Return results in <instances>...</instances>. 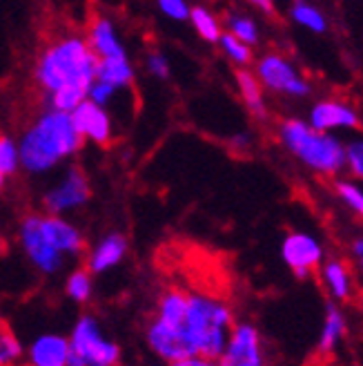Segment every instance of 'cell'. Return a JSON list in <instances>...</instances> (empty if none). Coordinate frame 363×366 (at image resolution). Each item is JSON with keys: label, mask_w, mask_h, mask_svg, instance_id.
<instances>
[{"label": "cell", "mask_w": 363, "mask_h": 366, "mask_svg": "<svg viewBox=\"0 0 363 366\" xmlns=\"http://www.w3.org/2000/svg\"><path fill=\"white\" fill-rule=\"evenodd\" d=\"M92 199V186L83 168L71 166L61 177V181L53 188H49L43 194V208L45 214H67L71 210L83 208L87 201Z\"/></svg>", "instance_id": "7"}, {"label": "cell", "mask_w": 363, "mask_h": 366, "mask_svg": "<svg viewBox=\"0 0 363 366\" xmlns=\"http://www.w3.org/2000/svg\"><path fill=\"white\" fill-rule=\"evenodd\" d=\"M65 292L71 302L76 304H87L92 300V292H94V284H92V272L87 268H76L69 272V277L65 282Z\"/></svg>", "instance_id": "27"}, {"label": "cell", "mask_w": 363, "mask_h": 366, "mask_svg": "<svg viewBox=\"0 0 363 366\" xmlns=\"http://www.w3.org/2000/svg\"><path fill=\"white\" fill-rule=\"evenodd\" d=\"M39 228H41V234L45 237V242L56 252H61L63 257L65 254H74V257H78V254H83L87 248L83 232L71 222H67L65 217L39 214Z\"/></svg>", "instance_id": "14"}, {"label": "cell", "mask_w": 363, "mask_h": 366, "mask_svg": "<svg viewBox=\"0 0 363 366\" xmlns=\"http://www.w3.org/2000/svg\"><path fill=\"white\" fill-rule=\"evenodd\" d=\"M361 257H363V239L359 237V239L352 242V259H357L361 264Z\"/></svg>", "instance_id": "38"}, {"label": "cell", "mask_w": 363, "mask_h": 366, "mask_svg": "<svg viewBox=\"0 0 363 366\" xmlns=\"http://www.w3.org/2000/svg\"><path fill=\"white\" fill-rule=\"evenodd\" d=\"M348 333V320L346 313L341 310V306H337L334 302L325 304V317H323V326H321V335L317 342V353L321 357H328L337 351V344L346 337Z\"/></svg>", "instance_id": "18"}, {"label": "cell", "mask_w": 363, "mask_h": 366, "mask_svg": "<svg viewBox=\"0 0 363 366\" xmlns=\"http://www.w3.org/2000/svg\"><path fill=\"white\" fill-rule=\"evenodd\" d=\"M247 3L261 14H275V0H247Z\"/></svg>", "instance_id": "37"}, {"label": "cell", "mask_w": 363, "mask_h": 366, "mask_svg": "<svg viewBox=\"0 0 363 366\" xmlns=\"http://www.w3.org/2000/svg\"><path fill=\"white\" fill-rule=\"evenodd\" d=\"M290 18H292V23H297L299 27L312 31L317 36L328 31V16L317 5H312L310 0H295L292 7H290Z\"/></svg>", "instance_id": "25"}, {"label": "cell", "mask_w": 363, "mask_h": 366, "mask_svg": "<svg viewBox=\"0 0 363 366\" xmlns=\"http://www.w3.org/2000/svg\"><path fill=\"white\" fill-rule=\"evenodd\" d=\"M121 92H125V89H116L110 83H103V81L96 79L87 89V101H92L94 105H98V107H103V109L110 112V107L114 105V101L118 99Z\"/></svg>", "instance_id": "31"}, {"label": "cell", "mask_w": 363, "mask_h": 366, "mask_svg": "<svg viewBox=\"0 0 363 366\" xmlns=\"http://www.w3.org/2000/svg\"><path fill=\"white\" fill-rule=\"evenodd\" d=\"M223 31L232 34L234 39H239L241 43L250 45L252 49L261 41V27L257 23V18H252L250 14H243V11H230L225 16Z\"/></svg>", "instance_id": "24"}, {"label": "cell", "mask_w": 363, "mask_h": 366, "mask_svg": "<svg viewBox=\"0 0 363 366\" xmlns=\"http://www.w3.org/2000/svg\"><path fill=\"white\" fill-rule=\"evenodd\" d=\"M254 76L261 83L263 92L283 99H305L312 94V85L299 67L279 51H267L254 61Z\"/></svg>", "instance_id": "6"}, {"label": "cell", "mask_w": 363, "mask_h": 366, "mask_svg": "<svg viewBox=\"0 0 363 366\" xmlns=\"http://www.w3.org/2000/svg\"><path fill=\"white\" fill-rule=\"evenodd\" d=\"M21 170V161H18V145L11 137L0 134V174L14 177Z\"/></svg>", "instance_id": "29"}, {"label": "cell", "mask_w": 363, "mask_h": 366, "mask_svg": "<svg viewBox=\"0 0 363 366\" xmlns=\"http://www.w3.org/2000/svg\"><path fill=\"white\" fill-rule=\"evenodd\" d=\"M18 145V161L27 174H47L63 161L76 157L85 141L76 132L74 121L67 112L45 109L31 121Z\"/></svg>", "instance_id": "2"}, {"label": "cell", "mask_w": 363, "mask_h": 366, "mask_svg": "<svg viewBox=\"0 0 363 366\" xmlns=\"http://www.w3.org/2000/svg\"><path fill=\"white\" fill-rule=\"evenodd\" d=\"M5 248V239H3V234H0V250Z\"/></svg>", "instance_id": "40"}, {"label": "cell", "mask_w": 363, "mask_h": 366, "mask_svg": "<svg viewBox=\"0 0 363 366\" xmlns=\"http://www.w3.org/2000/svg\"><path fill=\"white\" fill-rule=\"evenodd\" d=\"M343 170H348L352 179L363 177V141L352 139L343 143Z\"/></svg>", "instance_id": "30"}, {"label": "cell", "mask_w": 363, "mask_h": 366, "mask_svg": "<svg viewBox=\"0 0 363 366\" xmlns=\"http://www.w3.org/2000/svg\"><path fill=\"white\" fill-rule=\"evenodd\" d=\"M71 121H74L76 132L81 134V139L87 143H94V145H110L114 141V121L112 114L107 109L94 105L92 101H83L78 107H74V112L69 114Z\"/></svg>", "instance_id": "12"}, {"label": "cell", "mask_w": 363, "mask_h": 366, "mask_svg": "<svg viewBox=\"0 0 363 366\" xmlns=\"http://www.w3.org/2000/svg\"><path fill=\"white\" fill-rule=\"evenodd\" d=\"M334 192L354 214H359V217L363 214V190H361V186L357 181L337 179L334 181Z\"/></svg>", "instance_id": "28"}, {"label": "cell", "mask_w": 363, "mask_h": 366, "mask_svg": "<svg viewBox=\"0 0 363 366\" xmlns=\"http://www.w3.org/2000/svg\"><path fill=\"white\" fill-rule=\"evenodd\" d=\"M279 143L301 166L321 177H337L343 170V141L319 132L303 119H283L277 130Z\"/></svg>", "instance_id": "4"}, {"label": "cell", "mask_w": 363, "mask_h": 366, "mask_svg": "<svg viewBox=\"0 0 363 366\" xmlns=\"http://www.w3.org/2000/svg\"><path fill=\"white\" fill-rule=\"evenodd\" d=\"M145 337H148L150 349L160 360H165L168 364L194 355L188 340L183 337V333H180V326L178 328L165 326V324H160L158 320L152 317L150 324H148V333H145Z\"/></svg>", "instance_id": "15"}, {"label": "cell", "mask_w": 363, "mask_h": 366, "mask_svg": "<svg viewBox=\"0 0 363 366\" xmlns=\"http://www.w3.org/2000/svg\"><path fill=\"white\" fill-rule=\"evenodd\" d=\"M127 254V237L121 232H110L94 246L87 254V270L92 274H101L116 268Z\"/></svg>", "instance_id": "16"}, {"label": "cell", "mask_w": 363, "mask_h": 366, "mask_svg": "<svg viewBox=\"0 0 363 366\" xmlns=\"http://www.w3.org/2000/svg\"><path fill=\"white\" fill-rule=\"evenodd\" d=\"M188 23L192 25V29L198 34V39L210 43V45H216L223 34V23L221 18L216 16L210 7L205 5H194L190 7V16H188Z\"/></svg>", "instance_id": "23"}, {"label": "cell", "mask_w": 363, "mask_h": 366, "mask_svg": "<svg viewBox=\"0 0 363 366\" xmlns=\"http://www.w3.org/2000/svg\"><path fill=\"white\" fill-rule=\"evenodd\" d=\"M23 357V346L16 340L14 333L0 331V366H11Z\"/></svg>", "instance_id": "33"}, {"label": "cell", "mask_w": 363, "mask_h": 366, "mask_svg": "<svg viewBox=\"0 0 363 366\" xmlns=\"http://www.w3.org/2000/svg\"><path fill=\"white\" fill-rule=\"evenodd\" d=\"M310 127L319 132H337V130H359L361 127V114L350 101L343 99H321L312 103L307 121Z\"/></svg>", "instance_id": "10"}, {"label": "cell", "mask_w": 363, "mask_h": 366, "mask_svg": "<svg viewBox=\"0 0 363 366\" xmlns=\"http://www.w3.org/2000/svg\"><path fill=\"white\" fill-rule=\"evenodd\" d=\"M232 326V308L223 300L198 290L188 292V308L180 322V333L188 340L194 355L221 357Z\"/></svg>", "instance_id": "3"}, {"label": "cell", "mask_w": 363, "mask_h": 366, "mask_svg": "<svg viewBox=\"0 0 363 366\" xmlns=\"http://www.w3.org/2000/svg\"><path fill=\"white\" fill-rule=\"evenodd\" d=\"M18 237H21V244H23V250L29 257V262L39 268L41 272L45 274H53L63 268V254L53 250L47 242L45 237L41 234V228H39V212H31V214H25L23 222H21V230H18Z\"/></svg>", "instance_id": "11"}, {"label": "cell", "mask_w": 363, "mask_h": 366, "mask_svg": "<svg viewBox=\"0 0 363 366\" xmlns=\"http://www.w3.org/2000/svg\"><path fill=\"white\" fill-rule=\"evenodd\" d=\"M158 11L163 16H168L174 23H185L190 16V3L188 0H156Z\"/></svg>", "instance_id": "34"}, {"label": "cell", "mask_w": 363, "mask_h": 366, "mask_svg": "<svg viewBox=\"0 0 363 366\" xmlns=\"http://www.w3.org/2000/svg\"><path fill=\"white\" fill-rule=\"evenodd\" d=\"M69 342L63 335H41L27 349L29 366H67Z\"/></svg>", "instance_id": "17"}, {"label": "cell", "mask_w": 363, "mask_h": 366, "mask_svg": "<svg viewBox=\"0 0 363 366\" xmlns=\"http://www.w3.org/2000/svg\"><path fill=\"white\" fill-rule=\"evenodd\" d=\"M67 366H118L121 364V346L112 340H105L96 317L83 315L71 335Z\"/></svg>", "instance_id": "5"}, {"label": "cell", "mask_w": 363, "mask_h": 366, "mask_svg": "<svg viewBox=\"0 0 363 366\" xmlns=\"http://www.w3.org/2000/svg\"><path fill=\"white\" fill-rule=\"evenodd\" d=\"M185 308H188V292L183 288H168L158 300L154 320H158L165 326L178 328L185 317Z\"/></svg>", "instance_id": "22"}, {"label": "cell", "mask_w": 363, "mask_h": 366, "mask_svg": "<svg viewBox=\"0 0 363 366\" xmlns=\"http://www.w3.org/2000/svg\"><path fill=\"white\" fill-rule=\"evenodd\" d=\"M5 186H7V177H5V174H0V192L5 190Z\"/></svg>", "instance_id": "39"}, {"label": "cell", "mask_w": 363, "mask_h": 366, "mask_svg": "<svg viewBox=\"0 0 363 366\" xmlns=\"http://www.w3.org/2000/svg\"><path fill=\"white\" fill-rule=\"evenodd\" d=\"M281 259L297 280H307L323 264V246L310 232H290L281 244Z\"/></svg>", "instance_id": "9"}, {"label": "cell", "mask_w": 363, "mask_h": 366, "mask_svg": "<svg viewBox=\"0 0 363 366\" xmlns=\"http://www.w3.org/2000/svg\"><path fill=\"white\" fill-rule=\"evenodd\" d=\"M219 362L223 366H265V351L259 328L247 322L234 324Z\"/></svg>", "instance_id": "8"}, {"label": "cell", "mask_w": 363, "mask_h": 366, "mask_svg": "<svg viewBox=\"0 0 363 366\" xmlns=\"http://www.w3.org/2000/svg\"><path fill=\"white\" fill-rule=\"evenodd\" d=\"M216 45L221 47V54L234 67L247 69L250 63H254V49L250 45L241 43L239 39H234V36L227 34V31L221 34V39H219V43H216Z\"/></svg>", "instance_id": "26"}, {"label": "cell", "mask_w": 363, "mask_h": 366, "mask_svg": "<svg viewBox=\"0 0 363 366\" xmlns=\"http://www.w3.org/2000/svg\"><path fill=\"white\" fill-rule=\"evenodd\" d=\"M170 366H223L219 357H205V355H190L178 362H172Z\"/></svg>", "instance_id": "35"}, {"label": "cell", "mask_w": 363, "mask_h": 366, "mask_svg": "<svg viewBox=\"0 0 363 366\" xmlns=\"http://www.w3.org/2000/svg\"><path fill=\"white\" fill-rule=\"evenodd\" d=\"M230 148H232L234 152H239V154L250 152V148H252V134H247V132L234 134V137L230 139Z\"/></svg>", "instance_id": "36"}, {"label": "cell", "mask_w": 363, "mask_h": 366, "mask_svg": "<svg viewBox=\"0 0 363 366\" xmlns=\"http://www.w3.org/2000/svg\"><path fill=\"white\" fill-rule=\"evenodd\" d=\"M145 69L156 81H168L172 76V63L168 59V54L160 49H154L145 56Z\"/></svg>", "instance_id": "32"}, {"label": "cell", "mask_w": 363, "mask_h": 366, "mask_svg": "<svg viewBox=\"0 0 363 366\" xmlns=\"http://www.w3.org/2000/svg\"><path fill=\"white\" fill-rule=\"evenodd\" d=\"M85 41H87L89 49L94 51V56L98 61L130 56L123 39H121L116 21L112 16H107V14H98V16L92 18V23H89V27H87Z\"/></svg>", "instance_id": "13"}, {"label": "cell", "mask_w": 363, "mask_h": 366, "mask_svg": "<svg viewBox=\"0 0 363 366\" xmlns=\"http://www.w3.org/2000/svg\"><path fill=\"white\" fill-rule=\"evenodd\" d=\"M234 81H237L239 97H241L245 109L252 114V119L267 121L270 109H267V103H265V92H263L261 83L257 81V76L252 74V69H237Z\"/></svg>", "instance_id": "20"}, {"label": "cell", "mask_w": 363, "mask_h": 366, "mask_svg": "<svg viewBox=\"0 0 363 366\" xmlns=\"http://www.w3.org/2000/svg\"><path fill=\"white\" fill-rule=\"evenodd\" d=\"M96 79L103 83H110L116 89H130L136 81V67L130 56L98 61Z\"/></svg>", "instance_id": "21"}, {"label": "cell", "mask_w": 363, "mask_h": 366, "mask_svg": "<svg viewBox=\"0 0 363 366\" xmlns=\"http://www.w3.org/2000/svg\"><path fill=\"white\" fill-rule=\"evenodd\" d=\"M321 280L328 288L330 297L339 304H346L354 297V280L352 270L348 268L346 262L341 259H330L321 266Z\"/></svg>", "instance_id": "19"}, {"label": "cell", "mask_w": 363, "mask_h": 366, "mask_svg": "<svg viewBox=\"0 0 363 366\" xmlns=\"http://www.w3.org/2000/svg\"><path fill=\"white\" fill-rule=\"evenodd\" d=\"M98 59L89 49L83 34H63L49 41L34 65V81L43 89L49 109L71 114L87 99V89L96 81Z\"/></svg>", "instance_id": "1"}]
</instances>
